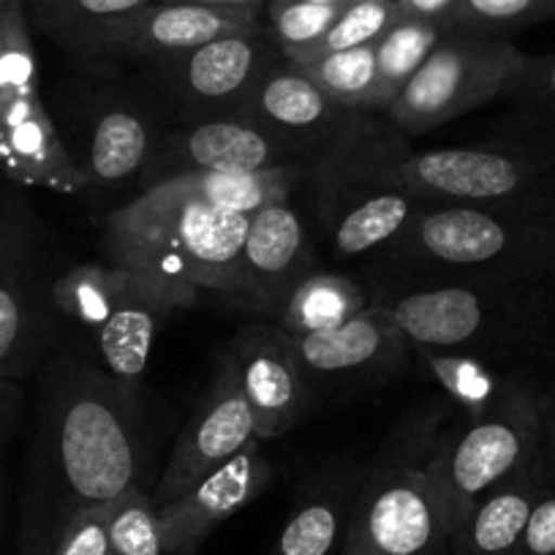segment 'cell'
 Masks as SVG:
<instances>
[{
    "label": "cell",
    "mask_w": 555,
    "mask_h": 555,
    "mask_svg": "<svg viewBox=\"0 0 555 555\" xmlns=\"http://www.w3.org/2000/svg\"><path fill=\"white\" fill-rule=\"evenodd\" d=\"M25 414L23 382H0V468L7 461V452L17 436Z\"/></svg>",
    "instance_id": "obj_38"
},
{
    "label": "cell",
    "mask_w": 555,
    "mask_h": 555,
    "mask_svg": "<svg viewBox=\"0 0 555 555\" xmlns=\"http://www.w3.org/2000/svg\"><path fill=\"white\" fill-rule=\"evenodd\" d=\"M360 474H330L297 495L267 555H330L340 547Z\"/></svg>",
    "instance_id": "obj_24"
},
{
    "label": "cell",
    "mask_w": 555,
    "mask_h": 555,
    "mask_svg": "<svg viewBox=\"0 0 555 555\" xmlns=\"http://www.w3.org/2000/svg\"><path fill=\"white\" fill-rule=\"evenodd\" d=\"M308 3H324V7H344L349 0H308Z\"/></svg>",
    "instance_id": "obj_42"
},
{
    "label": "cell",
    "mask_w": 555,
    "mask_h": 555,
    "mask_svg": "<svg viewBox=\"0 0 555 555\" xmlns=\"http://www.w3.org/2000/svg\"><path fill=\"white\" fill-rule=\"evenodd\" d=\"M542 457L555 466V378L542 389Z\"/></svg>",
    "instance_id": "obj_40"
},
{
    "label": "cell",
    "mask_w": 555,
    "mask_h": 555,
    "mask_svg": "<svg viewBox=\"0 0 555 555\" xmlns=\"http://www.w3.org/2000/svg\"><path fill=\"white\" fill-rule=\"evenodd\" d=\"M52 555H109L106 537V506L82 512L68 522Z\"/></svg>",
    "instance_id": "obj_37"
},
{
    "label": "cell",
    "mask_w": 555,
    "mask_h": 555,
    "mask_svg": "<svg viewBox=\"0 0 555 555\" xmlns=\"http://www.w3.org/2000/svg\"><path fill=\"white\" fill-rule=\"evenodd\" d=\"M199 300V292L189 286L106 261L68 267L52 278L57 322H74L93 338L101 371L139 405H145V376L158 330Z\"/></svg>",
    "instance_id": "obj_8"
},
{
    "label": "cell",
    "mask_w": 555,
    "mask_h": 555,
    "mask_svg": "<svg viewBox=\"0 0 555 555\" xmlns=\"http://www.w3.org/2000/svg\"><path fill=\"white\" fill-rule=\"evenodd\" d=\"M261 444L264 441H254L221 468L191 485L178 499L158 506L164 553L196 555V550L221 522L254 504L270 488L275 466Z\"/></svg>",
    "instance_id": "obj_22"
},
{
    "label": "cell",
    "mask_w": 555,
    "mask_h": 555,
    "mask_svg": "<svg viewBox=\"0 0 555 555\" xmlns=\"http://www.w3.org/2000/svg\"><path fill=\"white\" fill-rule=\"evenodd\" d=\"M542 389L526 382L479 420L447 428L434 457V485L447 531H457L466 512L537 461L542 450Z\"/></svg>",
    "instance_id": "obj_12"
},
{
    "label": "cell",
    "mask_w": 555,
    "mask_h": 555,
    "mask_svg": "<svg viewBox=\"0 0 555 555\" xmlns=\"http://www.w3.org/2000/svg\"><path fill=\"white\" fill-rule=\"evenodd\" d=\"M240 115L264 128L311 167L354 128L362 112L340 106L300 66L281 57L261 77Z\"/></svg>",
    "instance_id": "obj_19"
},
{
    "label": "cell",
    "mask_w": 555,
    "mask_h": 555,
    "mask_svg": "<svg viewBox=\"0 0 555 555\" xmlns=\"http://www.w3.org/2000/svg\"><path fill=\"white\" fill-rule=\"evenodd\" d=\"M542 455V452H539ZM517 555H555V466L542 457V488L533 501Z\"/></svg>",
    "instance_id": "obj_36"
},
{
    "label": "cell",
    "mask_w": 555,
    "mask_h": 555,
    "mask_svg": "<svg viewBox=\"0 0 555 555\" xmlns=\"http://www.w3.org/2000/svg\"><path fill=\"white\" fill-rule=\"evenodd\" d=\"M373 302L405 338L457 351L533 382L555 378V278H384Z\"/></svg>",
    "instance_id": "obj_2"
},
{
    "label": "cell",
    "mask_w": 555,
    "mask_h": 555,
    "mask_svg": "<svg viewBox=\"0 0 555 555\" xmlns=\"http://www.w3.org/2000/svg\"><path fill=\"white\" fill-rule=\"evenodd\" d=\"M395 128L362 112L346 137L308 167L313 205L335 259L376 256L428 202L395 183L384 167V153Z\"/></svg>",
    "instance_id": "obj_9"
},
{
    "label": "cell",
    "mask_w": 555,
    "mask_h": 555,
    "mask_svg": "<svg viewBox=\"0 0 555 555\" xmlns=\"http://www.w3.org/2000/svg\"><path fill=\"white\" fill-rule=\"evenodd\" d=\"M162 3H185V7L207 9H254V12H261L270 0H162Z\"/></svg>",
    "instance_id": "obj_41"
},
{
    "label": "cell",
    "mask_w": 555,
    "mask_h": 555,
    "mask_svg": "<svg viewBox=\"0 0 555 555\" xmlns=\"http://www.w3.org/2000/svg\"><path fill=\"white\" fill-rule=\"evenodd\" d=\"M306 178L308 167H281L267 172L189 175V178L169 180L167 185L216 210L254 216L261 207L289 199L295 185Z\"/></svg>",
    "instance_id": "obj_28"
},
{
    "label": "cell",
    "mask_w": 555,
    "mask_h": 555,
    "mask_svg": "<svg viewBox=\"0 0 555 555\" xmlns=\"http://www.w3.org/2000/svg\"><path fill=\"white\" fill-rule=\"evenodd\" d=\"M504 99L515 104L517 115L555 122V52L547 55L526 52Z\"/></svg>",
    "instance_id": "obj_35"
},
{
    "label": "cell",
    "mask_w": 555,
    "mask_h": 555,
    "mask_svg": "<svg viewBox=\"0 0 555 555\" xmlns=\"http://www.w3.org/2000/svg\"><path fill=\"white\" fill-rule=\"evenodd\" d=\"M526 52L495 36L444 34L423 68L384 112L403 137H423L455 117L504 99Z\"/></svg>",
    "instance_id": "obj_13"
},
{
    "label": "cell",
    "mask_w": 555,
    "mask_h": 555,
    "mask_svg": "<svg viewBox=\"0 0 555 555\" xmlns=\"http://www.w3.org/2000/svg\"><path fill=\"white\" fill-rule=\"evenodd\" d=\"M106 537L109 555H167L158 506L145 485H131L106 506Z\"/></svg>",
    "instance_id": "obj_32"
},
{
    "label": "cell",
    "mask_w": 555,
    "mask_h": 555,
    "mask_svg": "<svg viewBox=\"0 0 555 555\" xmlns=\"http://www.w3.org/2000/svg\"><path fill=\"white\" fill-rule=\"evenodd\" d=\"M153 0H25L30 28L61 47L74 68L93 63L99 39Z\"/></svg>",
    "instance_id": "obj_25"
},
{
    "label": "cell",
    "mask_w": 555,
    "mask_h": 555,
    "mask_svg": "<svg viewBox=\"0 0 555 555\" xmlns=\"http://www.w3.org/2000/svg\"><path fill=\"white\" fill-rule=\"evenodd\" d=\"M300 68L330 99L338 101L346 109L373 112V101H376V44L330 52L317 61L302 63Z\"/></svg>",
    "instance_id": "obj_30"
},
{
    "label": "cell",
    "mask_w": 555,
    "mask_h": 555,
    "mask_svg": "<svg viewBox=\"0 0 555 555\" xmlns=\"http://www.w3.org/2000/svg\"><path fill=\"white\" fill-rule=\"evenodd\" d=\"M550 20H555V0H461L444 23V30L509 39L517 30Z\"/></svg>",
    "instance_id": "obj_31"
},
{
    "label": "cell",
    "mask_w": 555,
    "mask_h": 555,
    "mask_svg": "<svg viewBox=\"0 0 555 555\" xmlns=\"http://www.w3.org/2000/svg\"><path fill=\"white\" fill-rule=\"evenodd\" d=\"M371 302L373 295L367 281L317 267L292 292L286 306L278 313L275 324L295 338L327 333V330H335L360 317Z\"/></svg>",
    "instance_id": "obj_27"
},
{
    "label": "cell",
    "mask_w": 555,
    "mask_h": 555,
    "mask_svg": "<svg viewBox=\"0 0 555 555\" xmlns=\"http://www.w3.org/2000/svg\"><path fill=\"white\" fill-rule=\"evenodd\" d=\"M261 30V12L254 9H207L153 0L101 36L90 66L139 68L183 55L223 36H250Z\"/></svg>",
    "instance_id": "obj_16"
},
{
    "label": "cell",
    "mask_w": 555,
    "mask_h": 555,
    "mask_svg": "<svg viewBox=\"0 0 555 555\" xmlns=\"http://www.w3.org/2000/svg\"><path fill=\"white\" fill-rule=\"evenodd\" d=\"M227 354L256 420V439L289 434L306 416L313 395L292 335L275 322H256L234 335Z\"/></svg>",
    "instance_id": "obj_20"
},
{
    "label": "cell",
    "mask_w": 555,
    "mask_h": 555,
    "mask_svg": "<svg viewBox=\"0 0 555 555\" xmlns=\"http://www.w3.org/2000/svg\"><path fill=\"white\" fill-rule=\"evenodd\" d=\"M457 3L461 0H398V9L403 17L428 20V23H439L444 28Z\"/></svg>",
    "instance_id": "obj_39"
},
{
    "label": "cell",
    "mask_w": 555,
    "mask_h": 555,
    "mask_svg": "<svg viewBox=\"0 0 555 555\" xmlns=\"http://www.w3.org/2000/svg\"><path fill=\"white\" fill-rule=\"evenodd\" d=\"M542 452V450H539ZM542 488V455L485 493L450 539V555H517Z\"/></svg>",
    "instance_id": "obj_23"
},
{
    "label": "cell",
    "mask_w": 555,
    "mask_h": 555,
    "mask_svg": "<svg viewBox=\"0 0 555 555\" xmlns=\"http://www.w3.org/2000/svg\"><path fill=\"white\" fill-rule=\"evenodd\" d=\"M44 221L20 185L0 189V382L44 365L57 335Z\"/></svg>",
    "instance_id": "obj_11"
},
{
    "label": "cell",
    "mask_w": 555,
    "mask_h": 555,
    "mask_svg": "<svg viewBox=\"0 0 555 555\" xmlns=\"http://www.w3.org/2000/svg\"><path fill=\"white\" fill-rule=\"evenodd\" d=\"M373 261L384 278H555V216L430 205Z\"/></svg>",
    "instance_id": "obj_6"
},
{
    "label": "cell",
    "mask_w": 555,
    "mask_h": 555,
    "mask_svg": "<svg viewBox=\"0 0 555 555\" xmlns=\"http://www.w3.org/2000/svg\"><path fill=\"white\" fill-rule=\"evenodd\" d=\"M311 392L319 384L349 387V384L387 382L411 362V340L395 322L392 313L371 302L360 317L327 333L295 338Z\"/></svg>",
    "instance_id": "obj_21"
},
{
    "label": "cell",
    "mask_w": 555,
    "mask_h": 555,
    "mask_svg": "<svg viewBox=\"0 0 555 555\" xmlns=\"http://www.w3.org/2000/svg\"><path fill=\"white\" fill-rule=\"evenodd\" d=\"M400 17L398 0H349L344 3L330 25L327 34L317 41L313 47L302 50L300 55L292 57V63L302 66L308 61L330 55V52H344L354 50V47L376 44Z\"/></svg>",
    "instance_id": "obj_33"
},
{
    "label": "cell",
    "mask_w": 555,
    "mask_h": 555,
    "mask_svg": "<svg viewBox=\"0 0 555 555\" xmlns=\"http://www.w3.org/2000/svg\"><path fill=\"white\" fill-rule=\"evenodd\" d=\"M338 12L340 7H324L308 0H270L264 34L278 47V52L292 61L327 34Z\"/></svg>",
    "instance_id": "obj_34"
},
{
    "label": "cell",
    "mask_w": 555,
    "mask_h": 555,
    "mask_svg": "<svg viewBox=\"0 0 555 555\" xmlns=\"http://www.w3.org/2000/svg\"><path fill=\"white\" fill-rule=\"evenodd\" d=\"M450 403L405 416L360 474L340 555H450L434 457Z\"/></svg>",
    "instance_id": "obj_7"
},
{
    "label": "cell",
    "mask_w": 555,
    "mask_h": 555,
    "mask_svg": "<svg viewBox=\"0 0 555 555\" xmlns=\"http://www.w3.org/2000/svg\"><path fill=\"white\" fill-rule=\"evenodd\" d=\"M248 218L162 183L106 212L99 254L106 264L147 272L232 306Z\"/></svg>",
    "instance_id": "obj_4"
},
{
    "label": "cell",
    "mask_w": 555,
    "mask_h": 555,
    "mask_svg": "<svg viewBox=\"0 0 555 555\" xmlns=\"http://www.w3.org/2000/svg\"><path fill=\"white\" fill-rule=\"evenodd\" d=\"M85 196L106 212L142 194L147 169L172 128L156 90L117 66L74 68L47 99Z\"/></svg>",
    "instance_id": "obj_3"
},
{
    "label": "cell",
    "mask_w": 555,
    "mask_h": 555,
    "mask_svg": "<svg viewBox=\"0 0 555 555\" xmlns=\"http://www.w3.org/2000/svg\"><path fill=\"white\" fill-rule=\"evenodd\" d=\"M0 178L20 189L85 196L41 93V68L25 0H0Z\"/></svg>",
    "instance_id": "obj_10"
},
{
    "label": "cell",
    "mask_w": 555,
    "mask_h": 555,
    "mask_svg": "<svg viewBox=\"0 0 555 555\" xmlns=\"http://www.w3.org/2000/svg\"><path fill=\"white\" fill-rule=\"evenodd\" d=\"M389 178L428 205H488L555 216V122L517 115L477 145L414 153L392 131L384 153Z\"/></svg>",
    "instance_id": "obj_5"
},
{
    "label": "cell",
    "mask_w": 555,
    "mask_h": 555,
    "mask_svg": "<svg viewBox=\"0 0 555 555\" xmlns=\"http://www.w3.org/2000/svg\"><path fill=\"white\" fill-rule=\"evenodd\" d=\"M411 357L439 384L441 392L447 395V403L461 411L466 420H479L490 409H495L501 400L509 398L520 384L533 382V378L517 376V373L493 365V362L472 354H457V351L411 344Z\"/></svg>",
    "instance_id": "obj_26"
},
{
    "label": "cell",
    "mask_w": 555,
    "mask_h": 555,
    "mask_svg": "<svg viewBox=\"0 0 555 555\" xmlns=\"http://www.w3.org/2000/svg\"><path fill=\"white\" fill-rule=\"evenodd\" d=\"M447 30L439 23L428 20L403 17L376 41V101L373 112H387L389 104L400 95V90L411 82L430 52L439 47Z\"/></svg>",
    "instance_id": "obj_29"
},
{
    "label": "cell",
    "mask_w": 555,
    "mask_h": 555,
    "mask_svg": "<svg viewBox=\"0 0 555 555\" xmlns=\"http://www.w3.org/2000/svg\"><path fill=\"white\" fill-rule=\"evenodd\" d=\"M308 167L275 137L243 115L172 126L153 158L142 191L189 175L267 172Z\"/></svg>",
    "instance_id": "obj_18"
},
{
    "label": "cell",
    "mask_w": 555,
    "mask_h": 555,
    "mask_svg": "<svg viewBox=\"0 0 555 555\" xmlns=\"http://www.w3.org/2000/svg\"><path fill=\"white\" fill-rule=\"evenodd\" d=\"M145 405L99 362L55 354L41 373L25 457L17 553L52 555L68 522L109 506L145 477Z\"/></svg>",
    "instance_id": "obj_1"
},
{
    "label": "cell",
    "mask_w": 555,
    "mask_h": 555,
    "mask_svg": "<svg viewBox=\"0 0 555 555\" xmlns=\"http://www.w3.org/2000/svg\"><path fill=\"white\" fill-rule=\"evenodd\" d=\"M254 441H259L256 439V420L250 414L243 387H240L232 357L223 351L218 357L210 387L191 409L189 420L169 452L167 466L158 477L156 490H153L156 506L178 499L191 485L221 468Z\"/></svg>",
    "instance_id": "obj_15"
},
{
    "label": "cell",
    "mask_w": 555,
    "mask_h": 555,
    "mask_svg": "<svg viewBox=\"0 0 555 555\" xmlns=\"http://www.w3.org/2000/svg\"><path fill=\"white\" fill-rule=\"evenodd\" d=\"M267 34L223 36L167 61L139 66L137 74L158 93L172 126L234 117L256 85L281 61Z\"/></svg>",
    "instance_id": "obj_14"
},
{
    "label": "cell",
    "mask_w": 555,
    "mask_h": 555,
    "mask_svg": "<svg viewBox=\"0 0 555 555\" xmlns=\"http://www.w3.org/2000/svg\"><path fill=\"white\" fill-rule=\"evenodd\" d=\"M317 267L311 234L289 199L261 207L248 218L234 272L232 306L275 322L292 292Z\"/></svg>",
    "instance_id": "obj_17"
}]
</instances>
